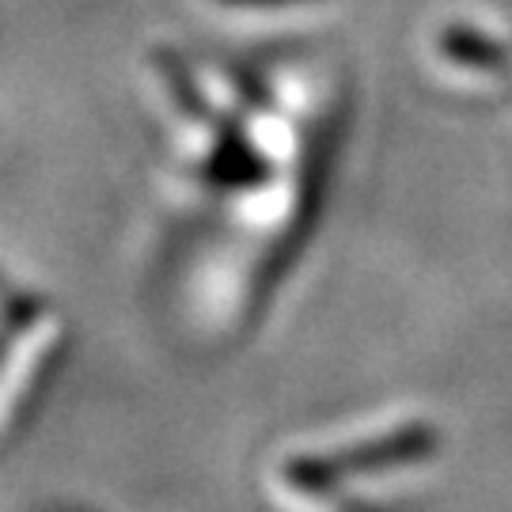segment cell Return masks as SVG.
I'll list each match as a JSON object with an SVG mask.
<instances>
[{"label": "cell", "instance_id": "1", "mask_svg": "<svg viewBox=\"0 0 512 512\" xmlns=\"http://www.w3.org/2000/svg\"><path fill=\"white\" fill-rule=\"evenodd\" d=\"M65 346L69 323L50 300H38L8 330V338L0 342V433L23 425L31 406L54 380L57 365L65 361Z\"/></svg>", "mask_w": 512, "mask_h": 512}, {"label": "cell", "instance_id": "2", "mask_svg": "<svg viewBox=\"0 0 512 512\" xmlns=\"http://www.w3.org/2000/svg\"><path fill=\"white\" fill-rule=\"evenodd\" d=\"M38 300H42L38 293H27V289L12 285V281H8V274H0V342L8 338V330L16 327L19 319L35 308Z\"/></svg>", "mask_w": 512, "mask_h": 512}]
</instances>
